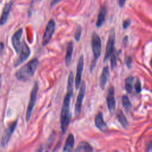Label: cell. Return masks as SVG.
<instances>
[{"label": "cell", "mask_w": 152, "mask_h": 152, "mask_svg": "<svg viewBox=\"0 0 152 152\" xmlns=\"http://www.w3.org/2000/svg\"><path fill=\"white\" fill-rule=\"evenodd\" d=\"M115 42V29L113 28L111 30L110 32L108 40L107 41L104 61H106L108 59H109L111 55L113 53Z\"/></svg>", "instance_id": "8"}, {"label": "cell", "mask_w": 152, "mask_h": 152, "mask_svg": "<svg viewBox=\"0 0 152 152\" xmlns=\"http://www.w3.org/2000/svg\"><path fill=\"white\" fill-rule=\"evenodd\" d=\"M110 65H111V68L113 69L116 66V58L115 54L113 53L110 56Z\"/></svg>", "instance_id": "25"}, {"label": "cell", "mask_w": 152, "mask_h": 152, "mask_svg": "<svg viewBox=\"0 0 152 152\" xmlns=\"http://www.w3.org/2000/svg\"><path fill=\"white\" fill-rule=\"evenodd\" d=\"M38 90H39V84L37 82H35L30 93V100H29V103L27 109L26 115V119L27 122H28L30 119L33 109L34 108V106L36 102Z\"/></svg>", "instance_id": "4"}, {"label": "cell", "mask_w": 152, "mask_h": 152, "mask_svg": "<svg viewBox=\"0 0 152 152\" xmlns=\"http://www.w3.org/2000/svg\"><path fill=\"white\" fill-rule=\"evenodd\" d=\"M62 0H52V1L51 2V4H50V7H53L55 5L57 4L58 3H59L60 1H61Z\"/></svg>", "instance_id": "29"}, {"label": "cell", "mask_w": 152, "mask_h": 152, "mask_svg": "<svg viewBox=\"0 0 152 152\" xmlns=\"http://www.w3.org/2000/svg\"><path fill=\"white\" fill-rule=\"evenodd\" d=\"M106 14H107V7L106 6V5H103L100 7L99 12L97 16V20L96 24L97 27L99 28L102 26V25L104 23Z\"/></svg>", "instance_id": "16"}, {"label": "cell", "mask_w": 152, "mask_h": 152, "mask_svg": "<svg viewBox=\"0 0 152 152\" xmlns=\"http://www.w3.org/2000/svg\"><path fill=\"white\" fill-rule=\"evenodd\" d=\"M73 49H74L73 43H72V42H70L67 46L66 53V56H65V64H66V65L68 66L70 65L71 60H72Z\"/></svg>", "instance_id": "17"}, {"label": "cell", "mask_w": 152, "mask_h": 152, "mask_svg": "<svg viewBox=\"0 0 152 152\" xmlns=\"http://www.w3.org/2000/svg\"><path fill=\"white\" fill-rule=\"evenodd\" d=\"M134 88L135 90V91L137 93H140L141 90H142V87H141V83L139 79H137L135 83H134Z\"/></svg>", "instance_id": "24"}, {"label": "cell", "mask_w": 152, "mask_h": 152, "mask_svg": "<svg viewBox=\"0 0 152 152\" xmlns=\"http://www.w3.org/2000/svg\"><path fill=\"white\" fill-rule=\"evenodd\" d=\"M39 64V60L34 58L24 65L17 71L15 76L17 80L21 81H26L31 78L37 70Z\"/></svg>", "instance_id": "2"}, {"label": "cell", "mask_w": 152, "mask_h": 152, "mask_svg": "<svg viewBox=\"0 0 152 152\" xmlns=\"http://www.w3.org/2000/svg\"><path fill=\"white\" fill-rule=\"evenodd\" d=\"M74 145V137L73 134H70L68 136V138L65 143L63 151H70L72 150Z\"/></svg>", "instance_id": "18"}, {"label": "cell", "mask_w": 152, "mask_h": 152, "mask_svg": "<svg viewBox=\"0 0 152 152\" xmlns=\"http://www.w3.org/2000/svg\"><path fill=\"white\" fill-rule=\"evenodd\" d=\"M76 151H93L92 146L87 142H81L75 149Z\"/></svg>", "instance_id": "20"}, {"label": "cell", "mask_w": 152, "mask_h": 152, "mask_svg": "<svg viewBox=\"0 0 152 152\" xmlns=\"http://www.w3.org/2000/svg\"><path fill=\"white\" fill-rule=\"evenodd\" d=\"M115 90L113 87H110L108 90L107 96L106 98L107 106L110 113L112 115L116 109V101L115 99Z\"/></svg>", "instance_id": "10"}, {"label": "cell", "mask_w": 152, "mask_h": 152, "mask_svg": "<svg viewBox=\"0 0 152 152\" xmlns=\"http://www.w3.org/2000/svg\"><path fill=\"white\" fill-rule=\"evenodd\" d=\"M17 122L18 119H16L15 121L11 122L5 129L1 140V145L3 148H5L8 145L11 137L16 128Z\"/></svg>", "instance_id": "5"}, {"label": "cell", "mask_w": 152, "mask_h": 152, "mask_svg": "<svg viewBox=\"0 0 152 152\" xmlns=\"http://www.w3.org/2000/svg\"><path fill=\"white\" fill-rule=\"evenodd\" d=\"M134 82V78L133 77H128L125 80V89L128 94L131 93L132 91Z\"/></svg>", "instance_id": "19"}, {"label": "cell", "mask_w": 152, "mask_h": 152, "mask_svg": "<svg viewBox=\"0 0 152 152\" xmlns=\"http://www.w3.org/2000/svg\"><path fill=\"white\" fill-rule=\"evenodd\" d=\"M73 84H74V74L70 71L67 83L66 93L64 98L61 113V128L63 134L67 131L68 125L71 121V115L69 111L71 98L73 94Z\"/></svg>", "instance_id": "1"}, {"label": "cell", "mask_w": 152, "mask_h": 152, "mask_svg": "<svg viewBox=\"0 0 152 152\" xmlns=\"http://www.w3.org/2000/svg\"><path fill=\"white\" fill-rule=\"evenodd\" d=\"M4 49V44L2 42L0 43V55L2 53Z\"/></svg>", "instance_id": "30"}, {"label": "cell", "mask_w": 152, "mask_h": 152, "mask_svg": "<svg viewBox=\"0 0 152 152\" xmlns=\"http://www.w3.org/2000/svg\"><path fill=\"white\" fill-rule=\"evenodd\" d=\"M131 24V20L129 19H126L124 20L122 23V27L124 29H126Z\"/></svg>", "instance_id": "27"}, {"label": "cell", "mask_w": 152, "mask_h": 152, "mask_svg": "<svg viewBox=\"0 0 152 152\" xmlns=\"http://www.w3.org/2000/svg\"><path fill=\"white\" fill-rule=\"evenodd\" d=\"M2 81V75H1V74H0V88H1V87Z\"/></svg>", "instance_id": "32"}, {"label": "cell", "mask_w": 152, "mask_h": 152, "mask_svg": "<svg viewBox=\"0 0 152 152\" xmlns=\"http://www.w3.org/2000/svg\"><path fill=\"white\" fill-rule=\"evenodd\" d=\"M23 28H19L18 30H17L14 34L12 36L11 38V41H12V44L13 46V48L15 51V52L18 54L20 49H21V38L23 34Z\"/></svg>", "instance_id": "12"}, {"label": "cell", "mask_w": 152, "mask_h": 152, "mask_svg": "<svg viewBox=\"0 0 152 152\" xmlns=\"http://www.w3.org/2000/svg\"><path fill=\"white\" fill-rule=\"evenodd\" d=\"M122 103L124 107L127 110H129L132 107V104L129 100V99L126 95H124L122 97Z\"/></svg>", "instance_id": "22"}, {"label": "cell", "mask_w": 152, "mask_h": 152, "mask_svg": "<svg viewBox=\"0 0 152 152\" xmlns=\"http://www.w3.org/2000/svg\"><path fill=\"white\" fill-rule=\"evenodd\" d=\"M109 77H110L109 68V66L106 65L103 68L101 77L100 78V86L102 90L104 89Z\"/></svg>", "instance_id": "15"}, {"label": "cell", "mask_w": 152, "mask_h": 152, "mask_svg": "<svg viewBox=\"0 0 152 152\" xmlns=\"http://www.w3.org/2000/svg\"><path fill=\"white\" fill-rule=\"evenodd\" d=\"M117 118L118 119V121L120 122L122 126L124 128H126L128 125V122L126 119V116L124 114V113L121 110H119L117 113Z\"/></svg>", "instance_id": "21"}, {"label": "cell", "mask_w": 152, "mask_h": 152, "mask_svg": "<svg viewBox=\"0 0 152 152\" xmlns=\"http://www.w3.org/2000/svg\"><path fill=\"white\" fill-rule=\"evenodd\" d=\"M96 126L101 131L104 132L107 129V126L104 121L102 112H99L94 119Z\"/></svg>", "instance_id": "14"}, {"label": "cell", "mask_w": 152, "mask_h": 152, "mask_svg": "<svg viewBox=\"0 0 152 152\" xmlns=\"http://www.w3.org/2000/svg\"><path fill=\"white\" fill-rule=\"evenodd\" d=\"M81 31H82L81 27L80 26H77L76 30H75V35H74V38H75V40L77 42H78L80 40L81 36Z\"/></svg>", "instance_id": "23"}, {"label": "cell", "mask_w": 152, "mask_h": 152, "mask_svg": "<svg viewBox=\"0 0 152 152\" xmlns=\"http://www.w3.org/2000/svg\"><path fill=\"white\" fill-rule=\"evenodd\" d=\"M55 30V23L53 20H50L46 27V29L43 36L42 39V45L45 46L50 41Z\"/></svg>", "instance_id": "7"}, {"label": "cell", "mask_w": 152, "mask_h": 152, "mask_svg": "<svg viewBox=\"0 0 152 152\" xmlns=\"http://www.w3.org/2000/svg\"><path fill=\"white\" fill-rule=\"evenodd\" d=\"M128 40V36H126L124 38V39H123V43H124V44L125 45V44L127 43Z\"/></svg>", "instance_id": "31"}, {"label": "cell", "mask_w": 152, "mask_h": 152, "mask_svg": "<svg viewBox=\"0 0 152 152\" xmlns=\"http://www.w3.org/2000/svg\"><path fill=\"white\" fill-rule=\"evenodd\" d=\"M13 3H14L13 1H11L7 3L5 5L3 11H2L1 17L0 18V25L1 26H3L6 23V22L8 20V16L10 15V11L11 10Z\"/></svg>", "instance_id": "13"}, {"label": "cell", "mask_w": 152, "mask_h": 152, "mask_svg": "<svg viewBox=\"0 0 152 152\" xmlns=\"http://www.w3.org/2000/svg\"><path fill=\"white\" fill-rule=\"evenodd\" d=\"M126 0H118V4L120 7H123L125 4Z\"/></svg>", "instance_id": "28"}, {"label": "cell", "mask_w": 152, "mask_h": 152, "mask_svg": "<svg viewBox=\"0 0 152 152\" xmlns=\"http://www.w3.org/2000/svg\"><path fill=\"white\" fill-rule=\"evenodd\" d=\"M19 53L20 55L18 57L14 62V67H17L21 65L22 63L26 61L30 55V49L24 40H23L21 43V49Z\"/></svg>", "instance_id": "6"}, {"label": "cell", "mask_w": 152, "mask_h": 152, "mask_svg": "<svg viewBox=\"0 0 152 152\" xmlns=\"http://www.w3.org/2000/svg\"><path fill=\"white\" fill-rule=\"evenodd\" d=\"M91 48L93 50V54L94 59L93 60L90 65V71H92L95 68L96 65V61L99 58L101 54L102 50V41L100 36L96 33H93L91 38Z\"/></svg>", "instance_id": "3"}, {"label": "cell", "mask_w": 152, "mask_h": 152, "mask_svg": "<svg viewBox=\"0 0 152 152\" xmlns=\"http://www.w3.org/2000/svg\"><path fill=\"white\" fill-rule=\"evenodd\" d=\"M86 84L84 82H83L81 84V87L78 93V94L77 97V101L75 106V115L78 116L80 115L81 112V107L83 102V99L86 94Z\"/></svg>", "instance_id": "9"}, {"label": "cell", "mask_w": 152, "mask_h": 152, "mask_svg": "<svg viewBox=\"0 0 152 152\" xmlns=\"http://www.w3.org/2000/svg\"><path fill=\"white\" fill-rule=\"evenodd\" d=\"M84 68V57L83 55H81L79 58L77 66V73L76 77L75 79V86L76 89H78L81 84V76L83 71Z\"/></svg>", "instance_id": "11"}, {"label": "cell", "mask_w": 152, "mask_h": 152, "mask_svg": "<svg viewBox=\"0 0 152 152\" xmlns=\"http://www.w3.org/2000/svg\"><path fill=\"white\" fill-rule=\"evenodd\" d=\"M132 58L131 56H128L125 59V63L128 68H131L132 65Z\"/></svg>", "instance_id": "26"}]
</instances>
